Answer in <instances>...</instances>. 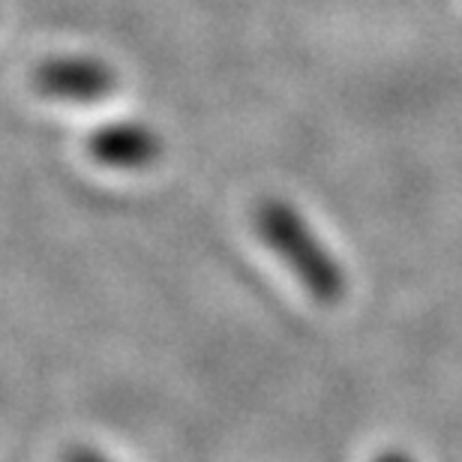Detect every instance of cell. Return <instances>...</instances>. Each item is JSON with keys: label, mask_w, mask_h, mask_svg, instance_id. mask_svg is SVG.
I'll use <instances>...</instances> for the list:
<instances>
[{"label": "cell", "mask_w": 462, "mask_h": 462, "mask_svg": "<svg viewBox=\"0 0 462 462\" xmlns=\"http://www.w3.org/2000/svg\"><path fill=\"white\" fill-rule=\"evenodd\" d=\"M382 462H402V459H400V457H384Z\"/></svg>", "instance_id": "cell-5"}, {"label": "cell", "mask_w": 462, "mask_h": 462, "mask_svg": "<svg viewBox=\"0 0 462 462\" xmlns=\"http://www.w3.org/2000/svg\"><path fill=\"white\" fill-rule=\"evenodd\" d=\"M33 85L42 97L67 106H97L117 90V72L90 54H67L40 63Z\"/></svg>", "instance_id": "cell-2"}, {"label": "cell", "mask_w": 462, "mask_h": 462, "mask_svg": "<svg viewBox=\"0 0 462 462\" xmlns=\"http://www.w3.org/2000/svg\"><path fill=\"white\" fill-rule=\"evenodd\" d=\"M255 231L285 267L298 276V282L316 303L343 300L346 294V273L337 264V258L328 253L316 231L303 219V214L289 201L267 199L255 210Z\"/></svg>", "instance_id": "cell-1"}, {"label": "cell", "mask_w": 462, "mask_h": 462, "mask_svg": "<svg viewBox=\"0 0 462 462\" xmlns=\"http://www.w3.org/2000/svg\"><path fill=\"white\" fill-rule=\"evenodd\" d=\"M90 160L115 171H144L160 162L162 138L138 120H115L88 138Z\"/></svg>", "instance_id": "cell-3"}, {"label": "cell", "mask_w": 462, "mask_h": 462, "mask_svg": "<svg viewBox=\"0 0 462 462\" xmlns=\"http://www.w3.org/2000/svg\"><path fill=\"white\" fill-rule=\"evenodd\" d=\"M63 462H112L108 457H103L99 450L94 448H72L67 450V457H63Z\"/></svg>", "instance_id": "cell-4"}]
</instances>
